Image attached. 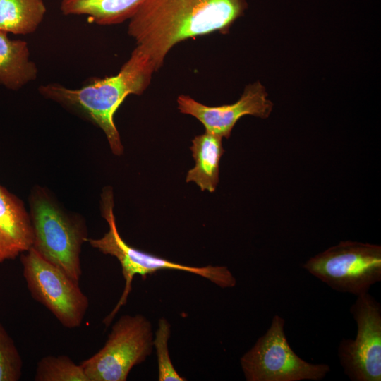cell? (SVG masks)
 I'll return each instance as SVG.
<instances>
[{"label":"cell","instance_id":"obj_15","mask_svg":"<svg viewBox=\"0 0 381 381\" xmlns=\"http://www.w3.org/2000/svg\"><path fill=\"white\" fill-rule=\"evenodd\" d=\"M46 12L43 0H0V30L32 34L43 21Z\"/></svg>","mask_w":381,"mask_h":381},{"label":"cell","instance_id":"obj_14","mask_svg":"<svg viewBox=\"0 0 381 381\" xmlns=\"http://www.w3.org/2000/svg\"><path fill=\"white\" fill-rule=\"evenodd\" d=\"M143 0H61L65 16H86L99 25H113L129 20Z\"/></svg>","mask_w":381,"mask_h":381},{"label":"cell","instance_id":"obj_18","mask_svg":"<svg viewBox=\"0 0 381 381\" xmlns=\"http://www.w3.org/2000/svg\"><path fill=\"white\" fill-rule=\"evenodd\" d=\"M23 360L11 337L0 323V381L21 378Z\"/></svg>","mask_w":381,"mask_h":381},{"label":"cell","instance_id":"obj_12","mask_svg":"<svg viewBox=\"0 0 381 381\" xmlns=\"http://www.w3.org/2000/svg\"><path fill=\"white\" fill-rule=\"evenodd\" d=\"M37 75V66L30 59L27 42L11 40L8 32L0 30V85L18 90L35 80Z\"/></svg>","mask_w":381,"mask_h":381},{"label":"cell","instance_id":"obj_3","mask_svg":"<svg viewBox=\"0 0 381 381\" xmlns=\"http://www.w3.org/2000/svg\"><path fill=\"white\" fill-rule=\"evenodd\" d=\"M113 207L112 191L111 189H106L102 195V214L109 224V231L100 238H87L86 241L103 254L115 257L120 262L125 280L121 296L113 310L103 320L107 327L110 325L119 309L126 303L131 291L133 279L137 274L145 279L147 275L162 270H175L199 275L222 289L233 288L236 286V278L226 266L185 265L128 245L118 231Z\"/></svg>","mask_w":381,"mask_h":381},{"label":"cell","instance_id":"obj_17","mask_svg":"<svg viewBox=\"0 0 381 381\" xmlns=\"http://www.w3.org/2000/svg\"><path fill=\"white\" fill-rule=\"evenodd\" d=\"M171 335V325L167 319L161 318L153 339L155 349L159 381H184L186 379L179 375L174 368L169 353L168 341Z\"/></svg>","mask_w":381,"mask_h":381},{"label":"cell","instance_id":"obj_7","mask_svg":"<svg viewBox=\"0 0 381 381\" xmlns=\"http://www.w3.org/2000/svg\"><path fill=\"white\" fill-rule=\"evenodd\" d=\"M153 339L152 324L145 316L123 315L104 346L80 365L89 381H126L131 369L152 353Z\"/></svg>","mask_w":381,"mask_h":381},{"label":"cell","instance_id":"obj_2","mask_svg":"<svg viewBox=\"0 0 381 381\" xmlns=\"http://www.w3.org/2000/svg\"><path fill=\"white\" fill-rule=\"evenodd\" d=\"M156 68L150 56L138 46L119 73L94 78L78 89L56 83L42 85L39 93L47 99L91 121L104 133L112 152L121 155L123 147L114 121V116L129 95H142L150 85Z\"/></svg>","mask_w":381,"mask_h":381},{"label":"cell","instance_id":"obj_16","mask_svg":"<svg viewBox=\"0 0 381 381\" xmlns=\"http://www.w3.org/2000/svg\"><path fill=\"white\" fill-rule=\"evenodd\" d=\"M35 381H89L80 365L66 355L46 356L37 363Z\"/></svg>","mask_w":381,"mask_h":381},{"label":"cell","instance_id":"obj_11","mask_svg":"<svg viewBox=\"0 0 381 381\" xmlns=\"http://www.w3.org/2000/svg\"><path fill=\"white\" fill-rule=\"evenodd\" d=\"M33 229L23 201L0 184V263L32 247Z\"/></svg>","mask_w":381,"mask_h":381},{"label":"cell","instance_id":"obj_5","mask_svg":"<svg viewBox=\"0 0 381 381\" xmlns=\"http://www.w3.org/2000/svg\"><path fill=\"white\" fill-rule=\"evenodd\" d=\"M302 266L331 289L357 296L381 281V246L343 241L310 258Z\"/></svg>","mask_w":381,"mask_h":381},{"label":"cell","instance_id":"obj_1","mask_svg":"<svg viewBox=\"0 0 381 381\" xmlns=\"http://www.w3.org/2000/svg\"><path fill=\"white\" fill-rule=\"evenodd\" d=\"M247 8L246 0H143L128 20V34L158 71L176 44L215 32L227 33Z\"/></svg>","mask_w":381,"mask_h":381},{"label":"cell","instance_id":"obj_4","mask_svg":"<svg viewBox=\"0 0 381 381\" xmlns=\"http://www.w3.org/2000/svg\"><path fill=\"white\" fill-rule=\"evenodd\" d=\"M29 202L34 234L32 248L79 282L82 275L80 255L88 238L84 220L65 212L40 187L32 190Z\"/></svg>","mask_w":381,"mask_h":381},{"label":"cell","instance_id":"obj_10","mask_svg":"<svg viewBox=\"0 0 381 381\" xmlns=\"http://www.w3.org/2000/svg\"><path fill=\"white\" fill-rule=\"evenodd\" d=\"M177 104L181 113L194 116L202 123L205 131L222 138L230 137L235 124L243 116L266 119L273 107L265 87L260 82L247 85L239 99L231 104L207 106L185 95L178 97Z\"/></svg>","mask_w":381,"mask_h":381},{"label":"cell","instance_id":"obj_8","mask_svg":"<svg viewBox=\"0 0 381 381\" xmlns=\"http://www.w3.org/2000/svg\"><path fill=\"white\" fill-rule=\"evenodd\" d=\"M28 289L66 328L79 327L89 307V299L78 282L46 260L33 248L20 255Z\"/></svg>","mask_w":381,"mask_h":381},{"label":"cell","instance_id":"obj_6","mask_svg":"<svg viewBox=\"0 0 381 381\" xmlns=\"http://www.w3.org/2000/svg\"><path fill=\"white\" fill-rule=\"evenodd\" d=\"M284 319L274 315L270 327L240 359L247 381H319L330 372L325 363L302 359L290 346Z\"/></svg>","mask_w":381,"mask_h":381},{"label":"cell","instance_id":"obj_9","mask_svg":"<svg viewBox=\"0 0 381 381\" xmlns=\"http://www.w3.org/2000/svg\"><path fill=\"white\" fill-rule=\"evenodd\" d=\"M357 325L354 339H342L337 355L352 381L381 380V305L369 292L357 296L350 308Z\"/></svg>","mask_w":381,"mask_h":381},{"label":"cell","instance_id":"obj_13","mask_svg":"<svg viewBox=\"0 0 381 381\" xmlns=\"http://www.w3.org/2000/svg\"><path fill=\"white\" fill-rule=\"evenodd\" d=\"M190 149L195 167L188 171L186 181L195 183L202 191L213 193L219 183V162L224 152L222 138L205 131L193 139Z\"/></svg>","mask_w":381,"mask_h":381}]
</instances>
